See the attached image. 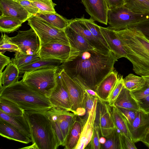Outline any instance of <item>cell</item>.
<instances>
[{"label":"cell","mask_w":149,"mask_h":149,"mask_svg":"<svg viewBox=\"0 0 149 149\" xmlns=\"http://www.w3.org/2000/svg\"><path fill=\"white\" fill-rule=\"evenodd\" d=\"M23 22L15 18L8 16L0 17V31L10 33L18 30Z\"/></svg>","instance_id":"cell-31"},{"label":"cell","mask_w":149,"mask_h":149,"mask_svg":"<svg viewBox=\"0 0 149 149\" xmlns=\"http://www.w3.org/2000/svg\"><path fill=\"white\" fill-rule=\"evenodd\" d=\"M68 21L69 26L81 35L94 48L105 55L109 53L110 52L109 49L93 35L85 24L83 17L68 20Z\"/></svg>","instance_id":"cell-13"},{"label":"cell","mask_w":149,"mask_h":149,"mask_svg":"<svg viewBox=\"0 0 149 149\" xmlns=\"http://www.w3.org/2000/svg\"><path fill=\"white\" fill-rule=\"evenodd\" d=\"M24 115L30 128L32 144L21 149H56L61 146L47 111H24Z\"/></svg>","instance_id":"cell-3"},{"label":"cell","mask_w":149,"mask_h":149,"mask_svg":"<svg viewBox=\"0 0 149 149\" xmlns=\"http://www.w3.org/2000/svg\"><path fill=\"white\" fill-rule=\"evenodd\" d=\"M131 93L137 101L146 97L149 95V82L146 81L145 85L141 88L132 91Z\"/></svg>","instance_id":"cell-45"},{"label":"cell","mask_w":149,"mask_h":149,"mask_svg":"<svg viewBox=\"0 0 149 149\" xmlns=\"http://www.w3.org/2000/svg\"><path fill=\"white\" fill-rule=\"evenodd\" d=\"M117 61L111 51L105 55L94 49L73 53L60 67L85 90L95 91L101 81L114 70Z\"/></svg>","instance_id":"cell-1"},{"label":"cell","mask_w":149,"mask_h":149,"mask_svg":"<svg viewBox=\"0 0 149 149\" xmlns=\"http://www.w3.org/2000/svg\"><path fill=\"white\" fill-rule=\"evenodd\" d=\"M48 99L53 107L72 112V103L60 71L56 85Z\"/></svg>","instance_id":"cell-12"},{"label":"cell","mask_w":149,"mask_h":149,"mask_svg":"<svg viewBox=\"0 0 149 149\" xmlns=\"http://www.w3.org/2000/svg\"><path fill=\"white\" fill-rule=\"evenodd\" d=\"M0 118L8 122L31 139L30 128L24 115L22 116L12 115L0 110Z\"/></svg>","instance_id":"cell-24"},{"label":"cell","mask_w":149,"mask_h":149,"mask_svg":"<svg viewBox=\"0 0 149 149\" xmlns=\"http://www.w3.org/2000/svg\"><path fill=\"white\" fill-rule=\"evenodd\" d=\"M106 141V139L105 137L103 136L102 137H101L100 138V141L101 144H104V143Z\"/></svg>","instance_id":"cell-51"},{"label":"cell","mask_w":149,"mask_h":149,"mask_svg":"<svg viewBox=\"0 0 149 149\" xmlns=\"http://www.w3.org/2000/svg\"><path fill=\"white\" fill-rule=\"evenodd\" d=\"M141 141L149 148V130L141 139Z\"/></svg>","instance_id":"cell-50"},{"label":"cell","mask_w":149,"mask_h":149,"mask_svg":"<svg viewBox=\"0 0 149 149\" xmlns=\"http://www.w3.org/2000/svg\"><path fill=\"white\" fill-rule=\"evenodd\" d=\"M59 68H46L25 72L22 80L31 88L48 98L56 85Z\"/></svg>","instance_id":"cell-5"},{"label":"cell","mask_w":149,"mask_h":149,"mask_svg":"<svg viewBox=\"0 0 149 149\" xmlns=\"http://www.w3.org/2000/svg\"><path fill=\"white\" fill-rule=\"evenodd\" d=\"M105 138V142L101 144V149H122L120 132L116 128Z\"/></svg>","instance_id":"cell-33"},{"label":"cell","mask_w":149,"mask_h":149,"mask_svg":"<svg viewBox=\"0 0 149 149\" xmlns=\"http://www.w3.org/2000/svg\"><path fill=\"white\" fill-rule=\"evenodd\" d=\"M60 73L71 99L72 112L82 119L86 113L84 108L86 97L85 90L70 77L63 69L60 70Z\"/></svg>","instance_id":"cell-9"},{"label":"cell","mask_w":149,"mask_h":149,"mask_svg":"<svg viewBox=\"0 0 149 149\" xmlns=\"http://www.w3.org/2000/svg\"><path fill=\"white\" fill-rule=\"evenodd\" d=\"M39 58L38 54L34 55H25L17 52H15V57L11 60V62L19 69L31 63Z\"/></svg>","instance_id":"cell-35"},{"label":"cell","mask_w":149,"mask_h":149,"mask_svg":"<svg viewBox=\"0 0 149 149\" xmlns=\"http://www.w3.org/2000/svg\"><path fill=\"white\" fill-rule=\"evenodd\" d=\"M97 102V97L88 119L83 126L80 139L74 149H85L91 140L96 118Z\"/></svg>","instance_id":"cell-18"},{"label":"cell","mask_w":149,"mask_h":149,"mask_svg":"<svg viewBox=\"0 0 149 149\" xmlns=\"http://www.w3.org/2000/svg\"><path fill=\"white\" fill-rule=\"evenodd\" d=\"M27 21L38 36L41 45L56 41L70 45L64 30L56 28L35 16L32 15Z\"/></svg>","instance_id":"cell-6"},{"label":"cell","mask_w":149,"mask_h":149,"mask_svg":"<svg viewBox=\"0 0 149 149\" xmlns=\"http://www.w3.org/2000/svg\"><path fill=\"white\" fill-rule=\"evenodd\" d=\"M127 52L126 58L132 63L134 71L141 76H149V40L134 27L114 30Z\"/></svg>","instance_id":"cell-2"},{"label":"cell","mask_w":149,"mask_h":149,"mask_svg":"<svg viewBox=\"0 0 149 149\" xmlns=\"http://www.w3.org/2000/svg\"><path fill=\"white\" fill-rule=\"evenodd\" d=\"M117 108L125 117L126 122L129 124H131L136 118L138 111L132 109L120 107Z\"/></svg>","instance_id":"cell-43"},{"label":"cell","mask_w":149,"mask_h":149,"mask_svg":"<svg viewBox=\"0 0 149 149\" xmlns=\"http://www.w3.org/2000/svg\"><path fill=\"white\" fill-rule=\"evenodd\" d=\"M132 140L134 143L141 141L149 130V113L141 110L137 112L131 124L126 122Z\"/></svg>","instance_id":"cell-15"},{"label":"cell","mask_w":149,"mask_h":149,"mask_svg":"<svg viewBox=\"0 0 149 149\" xmlns=\"http://www.w3.org/2000/svg\"><path fill=\"white\" fill-rule=\"evenodd\" d=\"M100 131L98 125L95 122L93 132L91 140L85 149H101V144L100 141Z\"/></svg>","instance_id":"cell-41"},{"label":"cell","mask_w":149,"mask_h":149,"mask_svg":"<svg viewBox=\"0 0 149 149\" xmlns=\"http://www.w3.org/2000/svg\"><path fill=\"white\" fill-rule=\"evenodd\" d=\"M0 17H11L23 23L33 15L14 0H0Z\"/></svg>","instance_id":"cell-16"},{"label":"cell","mask_w":149,"mask_h":149,"mask_svg":"<svg viewBox=\"0 0 149 149\" xmlns=\"http://www.w3.org/2000/svg\"><path fill=\"white\" fill-rule=\"evenodd\" d=\"M124 6L134 13L149 15V0H124Z\"/></svg>","instance_id":"cell-30"},{"label":"cell","mask_w":149,"mask_h":149,"mask_svg":"<svg viewBox=\"0 0 149 149\" xmlns=\"http://www.w3.org/2000/svg\"><path fill=\"white\" fill-rule=\"evenodd\" d=\"M86 97L84 108L86 111L85 114L82 119L81 118L79 117L84 125V124L88 119L89 113L93 107L95 98H97L95 96L89 94L86 91Z\"/></svg>","instance_id":"cell-42"},{"label":"cell","mask_w":149,"mask_h":149,"mask_svg":"<svg viewBox=\"0 0 149 149\" xmlns=\"http://www.w3.org/2000/svg\"><path fill=\"white\" fill-rule=\"evenodd\" d=\"M110 111L116 128L121 133L132 139L125 117L117 107L110 106Z\"/></svg>","instance_id":"cell-29"},{"label":"cell","mask_w":149,"mask_h":149,"mask_svg":"<svg viewBox=\"0 0 149 149\" xmlns=\"http://www.w3.org/2000/svg\"><path fill=\"white\" fill-rule=\"evenodd\" d=\"M122 149H137L134 143L130 138L120 133Z\"/></svg>","instance_id":"cell-46"},{"label":"cell","mask_w":149,"mask_h":149,"mask_svg":"<svg viewBox=\"0 0 149 149\" xmlns=\"http://www.w3.org/2000/svg\"><path fill=\"white\" fill-rule=\"evenodd\" d=\"M124 79L122 76H118L117 82L111 91L107 103L110 106H113L117 97L124 86Z\"/></svg>","instance_id":"cell-39"},{"label":"cell","mask_w":149,"mask_h":149,"mask_svg":"<svg viewBox=\"0 0 149 149\" xmlns=\"http://www.w3.org/2000/svg\"><path fill=\"white\" fill-rule=\"evenodd\" d=\"M100 27L110 50L114 53L117 59L126 58L127 52L115 31L109 27L105 28L101 26Z\"/></svg>","instance_id":"cell-19"},{"label":"cell","mask_w":149,"mask_h":149,"mask_svg":"<svg viewBox=\"0 0 149 149\" xmlns=\"http://www.w3.org/2000/svg\"><path fill=\"white\" fill-rule=\"evenodd\" d=\"M47 111L61 146H64L67 136L77 116L72 112L53 107Z\"/></svg>","instance_id":"cell-7"},{"label":"cell","mask_w":149,"mask_h":149,"mask_svg":"<svg viewBox=\"0 0 149 149\" xmlns=\"http://www.w3.org/2000/svg\"><path fill=\"white\" fill-rule=\"evenodd\" d=\"M76 52L70 45L53 41L41 45L38 55L42 58L58 60L63 63Z\"/></svg>","instance_id":"cell-11"},{"label":"cell","mask_w":149,"mask_h":149,"mask_svg":"<svg viewBox=\"0 0 149 149\" xmlns=\"http://www.w3.org/2000/svg\"><path fill=\"white\" fill-rule=\"evenodd\" d=\"M134 27L140 31L149 40V16L146 19L130 24L127 27Z\"/></svg>","instance_id":"cell-40"},{"label":"cell","mask_w":149,"mask_h":149,"mask_svg":"<svg viewBox=\"0 0 149 149\" xmlns=\"http://www.w3.org/2000/svg\"><path fill=\"white\" fill-rule=\"evenodd\" d=\"M145 79L146 82H149V76H141Z\"/></svg>","instance_id":"cell-52"},{"label":"cell","mask_w":149,"mask_h":149,"mask_svg":"<svg viewBox=\"0 0 149 149\" xmlns=\"http://www.w3.org/2000/svg\"><path fill=\"white\" fill-rule=\"evenodd\" d=\"M113 106L134 110H141L137 100L131 92L123 86L116 99Z\"/></svg>","instance_id":"cell-23"},{"label":"cell","mask_w":149,"mask_h":149,"mask_svg":"<svg viewBox=\"0 0 149 149\" xmlns=\"http://www.w3.org/2000/svg\"><path fill=\"white\" fill-rule=\"evenodd\" d=\"M109 9L124 5V0H105Z\"/></svg>","instance_id":"cell-49"},{"label":"cell","mask_w":149,"mask_h":149,"mask_svg":"<svg viewBox=\"0 0 149 149\" xmlns=\"http://www.w3.org/2000/svg\"><path fill=\"white\" fill-rule=\"evenodd\" d=\"M38 9L39 12H56L54 8L56 4L52 0H30Z\"/></svg>","instance_id":"cell-38"},{"label":"cell","mask_w":149,"mask_h":149,"mask_svg":"<svg viewBox=\"0 0 149 149\" xmlns=\"http://www.w3.org/2000/svg\"><path fill=\"white\" fill-rule=\"evenodd\" d=\"M35 16L60 29L64 30L69 25L68 20L56 12H40Z\"/></svg>","instance_id":"cell-28"},{"label":"cell","mask_w":149,"mask_h":149,"mask_svg":"<svg viewBox=\"0 0 149 149\" xmlns=\"http://www.w3.org/2000/svg\"><path fill=\"white\" fill-rule=\"evenodd\" d=\"M0 135L8 139L25 144L32 142L31 138L6 121L0 118Z\"/></svg>","instance_id":"cell-21"},{"label":"cell","mask_w":149,"mask_h":149,"mask_svg":"<svg viewBox=\"0 0 149 149\" xmlns=\"http://www.w3.org/2000/svg\"><path fill=\"white\" fill-rule=\"evenodd\" d=\"M19 3L29 13L35 16L39 11L30 0H14Z\"/></svg>","instance_id":"cell-44"},{"label":"cell","mask_w":149,"mask_h":149,"mask_svg":"<svg viewBox=\"0 0 149 149\" xmlns=\"http://www.w3.org/2000/svg\"><path fill=\"white\" fill-rule=\"evenodd\" d=\"M137 102L141 110L146 113H149V95Z\"/></svg>","instance_id":"cell-47"},{"label":"cell","mask_w":149,"mask_h":149,"mask_svg":"<svg viewBox=\"0 0 149 149\" xmlns=\"http://www.w3.org/2000/svg\"><path fill=\"white\" fill-rule=\"evenodd\" d=\"M146 81L142 77L130 74L124 79V86L131 92L139 90L145 84Z\"/></svg>","instance_id":"cell-32"},{"label":"cell","mask_w":149,"mask_h":149,"mask_svg":"<svg viewBox=\"0 0 149 149\" xmlns=\"http://www.w3.org/2000/svg\"><path fill=\"white\" fill-rule=\"evenodd\" d=\"M70 46L77 52H82L95 49L80 34L69 25L64 29Z\"/></svg>","instance_id":"cell-22"},{"label":"cell","mask_w":149,"mask_h":149,"mask_svg":"<svg viewBox=\"0 0 149 149\" xmlns=\"http://www.w3.org/2000/svg\"><path fill=\"white\" fill-rule=\"evenodd\" d=\"M20 73L18 68L11 62L0 74V89L18 81Z\"/></svg>","instance_id":"cell-27"},{"label":"cell","mask_w":149,"mask_h":149,"mask_svg":"<svg viewBox=\"0 0 149 149\" xmlns=\"http://www.w3.org/2000/svg\"><path fill=\"white\" fill-rule=\"evenodd\" d=\"M118 72L113 70L109 73L97 86L95 92L98 99L107 102L110 93L117 80Z\"/></svg>","instance_id":"cell-20"},{"label":"cell","mask_w":149,"mask_h":149,"mask_svg":"<svg viewBox=\"0 0 149 149\" xmlns=\"http://www.w3.org/2000/svg\"><path fill=\"white\" fill-rule=\"evenodd\" d=\"M83 17L85 24L93 35L104 45L109 48L107 42L101 33L100 26L96 24L94 22V20L91 18L87 19L85 18L84 17Z\"/></svg>","instance_id":"cell-36"},{"label":"cell","mask_w":149,"mask_h":149,"mask_svg":"<svg viewBox=\"0 0 149 149\" xmlns=\"http://www.w3.org/2000/svg\"><path fill=\"white\" fill-rule=\"evenodd\" d=\"M85 10L95 21L107 25L109 8L105 0H81Z\"/></svg>","instance_id":"cell-17"},{"label":"cell","mask_w":149,"mask_h":149,"mask_svg":"<svg viewBox=\"0 0 149 149\" xmlns=\"http://www.w3.org/2000/svg\"><path fill=\"white\" fill-rule=\"evenodd\" d=\"M96 117L102 136L104 137L109 135L116 128L109 106L107 102L98 99Z\"/></svg>","instance_id":"cell-14"},{"label":"cell","mask_w":149,"mask_h":149,"mask_svg":"<svg viewBox=\"0 0 149 149\" xmlns=\"http://www.w3.org/2000/svg\"><path fill=\"white\" fill-rule=\"evenodd\" d=\"M9 39L11 42L18 46L19 48L18 52L22 54L34 55L39 52L40 41L31 28L26 31L19 30L16 36Z\"/></svg>","instance_id":"cell-10"},{"label":"cell","mask_w":149,"mask_h":149,"mask_svg":"<svg viewBox=\"0 0 149 149\" xmlns=\"http://www.w3.org/2000/svg\"><path fill=\"white\" fill-rule=\"evenodd\" d=\"M11 62L10 58L0 53V74L2 72L4 67Z\"/></svg>","instance_id":"cell-48"},{"label":"cell","mask_w":149,"mask_h":149,"mask_svg":"<svg viewBox=\"0 0 149 149\" xmlns=\"http://www.w3.org/2000/svg\"><path fill=\"white\" fill-rule=\"evenodd\" d=\"M10 37L6 34L2 33L0 40V53L4 54L6 51L18 52L19 48L10 40Z\"/></svg>","instance_id":"cell-37"},{"label":"cell","mask_w":149,"mask_h":149,"mask_svg":"<svg viewBox=\"0 0 149 149\" xmlns=\"http://www.w3.org/2000/svg\"><path fill=\"white\" fill-rule=\"evenodd\" d=\"M84 125L80 117L77 116L65 140L64 149H74L80 139Z\"/></svg>","instance_id":"cell-25"},{"label":"cell","mask_w":149,"mask_h":149,"mask_svg":"<svg viewBox=\"0 0 149 149\" xmlns=\"http://www.w3.org/2000/svg\"><path fill=\"white\" fill-rule=\"evenodd\" d=\"M0 110L9 115L22 116L24 111L13 102L0 97Z\"/></svg>","instance_id":"cell-34"},{"label":"cell","mask_w":149,"mask_h":149,"mask_svg":"<svg viewBox=\"0 0 149 149\" xmlns=\"http://www.w3.org/2000/svg\"><path fill=\"white\" fill-rule=\"evenodd\" d=\"M149 16L134 13L124 5L108 9L107 23L110 28L119 30L127 28L130 24L143 20Z\"/></svg>","instance_id":"cell-8"},{"label":"cell","mask_w":149,"mask_h":149,"mask_svg":"<svg viewBox=\"0 0 149 149\" xmlns=\"http://www.w3.org/2000/svg\"><path fill=\"white\" fill-rule=\"evenodd\" d=\"M0 97L26 111H46L52 107L48 98L33 90L22 80L0 89Z\"/></svg>","instance_id":"cell-4"},{"label":"cell","mask_w":149,"mask_h":149,"mask_svg":"<svg viewBox=\"0 0 149 149\" xmlns=\"http://www.w3.org/2000/svg\"><path fill=\"white\" fill-rule=\"evenodd\" d=\"M63 62L59 60L46 59L40 58L28 65L19 68L20 73H24L46 68L60 67Z\"/></svg>","instance_id":"cell-26"}]
</instances>
